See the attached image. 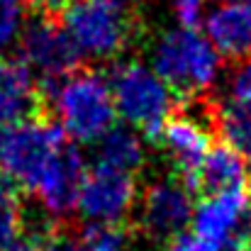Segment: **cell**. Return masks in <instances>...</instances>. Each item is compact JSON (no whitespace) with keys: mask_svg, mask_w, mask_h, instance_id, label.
Masks as SVG:
<instances>
[{"mask_svg":"<svg viewBox=\"0 0 251 251\" xmlns=\"http://www.w3.org/2000/svg\"><path fill=\"white\" fill-rule=\"evenodd\" d=\"M190 225L217 251H251V198L244 190L205 195Z\"/></svg>","mask_w":251,"mask_h":251,"instance_id":"cell-7","label":"cell"},{"mask_svg":"<svg viewBox=\"0 0 251 251\" xmlns=\"http://www.w3.org/2000/svg\"><path fill=\"white\" fill-rule=\"evenodd\" d=\"M42 251H83V249H81V244L76 239H61V237L54 234L49 242L42 244Z\"/></svg>","mask_w":251,"mask_h":251,"instance_id":"cell-24","label":"cell"},{"mask_svg":"<svg viewBox=\"0 0 251 251\" xmlns=\"http://www.w3.org/2000/svg\"><path fill=\"white\" fill-rule=\"evenodd\" d=\"M42 93L54 100L59 127L78 144L98 142L110 127H115V100L105 76L98 71L78 69L64 81L42 83Z\"/></svg>","mask_w":251,"mask_h":251,"instance_id":"cell-2","label":"cell"},{"mask_svg":"<svg viewBox=\"0 0 251 251\" xmlns=\"http://www.w3.org/2000/svg\"><path fill=\"white\" fill-rule=\"evenodd\" d=\"M227 93H229L232 102L251 110V59L239 61L234 66V71L229 74V81H227Z\"/></svg>","mask_w":251,"mask_h":251,"instance_id":"cell-19","label":"cell"},{"mask_svg":"<svg viewBox=\"0 0 251 251\" xmlns=\"http://www.w3.org/2000/svg\"><path fill=\"white\" fill-rule=\"evenodd\" d=\"M107 83L112 90L115 110L127 122V127L144 132L156 142L161 127L173 115L176 95L154 69L142 61H122L117 64Z\"/></svg>","mask_w":251,"mask_h":251,"instance_id":"cell-3","label":"cell"},{"mask_svg":"<svg viewBox=\"0 0 251 251\" xmlns=\"http://www.w3.org/2000/svg\"><path fill=\"white\" fill-rule=\"evenodd\" d=\"M42 95L25 61L0 59V127L39 117Z\"/></svg>","mask_w":251,"mask_h":251,"instance_id":"cell-13","label":"cell"},{"mask_svg":"<svg viewBox=\"0 0 251 251\" xmlns=\"http://www.w3.org/2000/svg\"><path fill=\"white\" fill-rule=\"evenodd\" d=\"M222 2H251V0H222Z\"/></svg>","mask_w":251,"mask_h":251,"instance_id":"cell-29","label":"cell"},{"mask_svg":"<svg viewBox=\"0 0 251 251\" xmlns=\"http://www.w3.org/2000/svg\"><path fill=\"white\" fill-rule=\"evenodd\" d=\"M193 190L185 180L159 178L147 185L139 200V229L151 242H171L193 222Z\"/></svg>","mask_w":251,"mask_h":251,"instance_id":"cell-9","label":"cell"},{"mask_svg":"<svg viewBox=\"0 0 251 251\" xmlns=\"http://www.w3.org/2000/svg\"><path fill=\"white\" fill-rule=\"evenodd\" d=\"M132 12L107 0H74L64 10V29L78 54L95 61L117 59L134 39Z\"/></svg>","mask_w":251,"mask_h":251,"instance_id":"cell-6","label":"cell"},{"mask_svg":"<svg viewBox=\"0 0 251 251\" xmlns=\"http://www.w3.org/2000/svg\"><path fill=\"white\" fill-rule=\"evenodd\" d=\"M20 51L22 61L29 71L42 76V83L64 81L66 76L78 71L81 54L71 42L69 32L54 17H37L32 20L20 34Z\"/></svg>","mask_w":251,"mask_h":251,"instance_id":"cell-8","label":"cell"},{"mask_svg":"<svg viewBox=\"0 0 251 251\" xmlns=\"http://www.w3.org/2000/svg\"><path fill=\"white\" fill-rule=\"evenodd\" d=\"M85 176L88 173H85V161L81 151L71 144H64L61 151L51 159V164L44 171L34 190L42 202V210L54 220L69 217L78 207Z\"/></svg>","mask_w":251,"mask_h":251,"instance_id":"cell-11","label":"cell"},{"mask_svg":"<svg viewBox=\"0 0 251 251\" xmlns=\"http://www.w3.org/2000/svg\"><path fill=\"white\" fill-rule=\"evenodd\" d=\"M12 251H42L39 244H32V242H22V244H17Z\"/></svg>","mask_w":251,"mask_h":251,"instance_id":"cell-26","label":"cell"},{"mask_svg":"<svg viewBox=\"0 0 251 251\" xmlns=\"http://www.w3.org/2000/svg\"><path fill=\"white\" fill-rule=\"evenodd\" d=\"M247 180H249V185H251V161H249V168H247Z\"/></svg>","mask_w":251,"mask_h":251,"instance_id":"cell-28","label":"cell"},{"mask_svg":"<svg viewBox=\"0 0 251 251\" xmlns=\"http://www.w3.org/2000/svg\"><path fill=\"white\" fill-rule=\"evenodd\" d=\"M42 15H47V17H54L56 12H64L74 0H29Z\"/></svg>","mask_w":251,"mask_h":251,"instance_id":"cell-23","label":"cell"},{"mask_svg":"<svg viewBox=\"0 0 251 251\" xmlns=\"http://www.w3.org/2000/svg\"><path fill=\"white\" fill-rule=\"evenodd\" d=\"M202 25L220 56L237 64L251 59V2H220Z\"/></svg>","mask_w":251,"mask_h":251,"instance_id":"cell-12","label":"cell"},{"mask_svg":"<svg viewBox=\"0 0 251 251\" xmlns=\"http://www.w3.org/2000/svg\"><path fill=\"white\" fill-rule=\"evenodd\" d=\"M171 12L178 27L198 29L207 17V0H171Z\"/></svg>","mask_w":251,"mask_h":251,"instance_id":"cell-20","label":"cell"},{"mask_svg":"<svg viewBox=\"0 0 251 251\" xmlns=\"http://www.w3.org/2000/svg\"><path fill=\"white\" fill-rule=\"evenodd\" d=\"M64 144V129L47 117L0 127V173L17 188L37 190L44 171Z\"/></svg>","mask_w":251,"mask_h":251,"instance_id":"cell-4","label":"cell"},{"mask_svg":"<svg viewBox=\"0 0 251 251\" xmlns=\"http://www.w3.org/2000/svg\"><path fill=\"white\" fill-rule=\"evenodd\" d=\"M217 132V102L205 93L185 98L161 127L156 142L185 183L193 180L205 156L212 149V134Z\"/></svg>","mask_w":251,"mask_h":251,"instance_id":"cell-5","label":"cell"},{"mask_svg":"<svg viewBox=\"0 0 251 251\" xmlns=\"http://www.w3.org/2000/svg\"><path fill=\"white\" fill-rule=\"evenodd\" d=\"M20 0H0V7H12V5H17Z\"/></svg>","mask_w":251,"mask_h":251,"instance_id":"cell-27","label":"cell"},{"mask_svg":"<svg viewBox=\"0 0 251 251\" xmlns=\"http://www.w3.org/2000/svg\"><path fill=\"white\" fill-rule=\"evenodd\" d=\"M78 244L83 251H144L125 225H88Z\"/></svg>","mask_w":251,"mask_h":251,"instance_id":"cell-18","label":"cell"},{"mask_svg":"<svg viewBox=\"0 0 251 251\" xmlns=\"http://www.w3.org/2000/svg\"><path fill=\"white\" fill-rule=\"evenodd\" d=\"M95 156H98V166L115 168V171L134 176L147 161V149L137 129L110 127L95 142Z\"/></svg>","mask_w":251,"mask_h":251,"instance_id":"cell-15","label":"cell"},{"mask_svg":"<svg viewBox=\"0 0 251 251\" xmlns=\"http://www.w3.org/2000/svg\"><path fill=\"white\" fill-rule=\"evenodd\" d=\"M25 242V205L20 188L0 173V251H12Z\"/></svg>","mask_w":251,"mask_h":251,"instance_id":"cell-16","label":"cell"},{"mask_svg":"<svg viewBox=\"0 0 251 251\" xmlns=\"http://www.w3.org/2000/svg\"><path fill=\"white\" fill-rule=\"evenodd\" d=\"M151 69L183 100L205 95L220 76V54L210 39L188 27L161 32L149 49Z\"/></svg>","mask_w":251,"mask_h":251,"instance_id":"cell-1","label":"cell"},{"mask_svg":"<svg viewBox=\"0 0 251 251\" xmlns=\"http://www.w3.org/2000/svg\"><path fill=\"white\" fill-rule=\"evenodd\" d=\"M168 251H217L215 247H210L207 242H202L195 232H183L178 237H173L168 242Z\"/></svg>","mask_w":251,"mask_h":251,"instance_id":"cell-22","label":"cell"},{"mask_svg":"<svg viewBox=\"0 0 251 251\" xmlns=\"http://www.w3.org/2000/svg\"><path fill=\"white\" fill-rule=\"evenodd\" d=\"M137 205L134 176L95 166L81 188L78 212L88 225H122Z\"/></svg>","mask_w":251,"mask_h":251,"instance_id":"cell-10","label":"cell"},{"mask_svg":"<svg viewBox=\"0 0 251 251\" xmlns=\"http://www.w3.org/2000/svg\"><path fill=\"white\" fill-rule=\"evenodd\" d=\"M107 2H112V5H117V7H122V10H127V12H132L139 0H107Z\"/></svg>","mask_w":251,"mask_h":251,"instance_id":"cell-25","label":"cell"},{"mask_svg":"<svg viewBox=\"0 0 251 251\" xmlns=\"http://www.w3.org/2000/svg\"><path fill=\"white\" fill-rule=\"evenodd\" d=\"M22 12L17 5L12 7H0V51H5L15 39L22 34Z\"/></svg>","mask_w":251,"mask_h":251,"instance_id":"cell-21","label":"cell"},{"mask_svg":"<svg viewBox=\"0 0 251 251\" xmlns=\"http://www.w3.org/2000/svg\"><path fill=\"white\" fill-rule=\"evenodd\" d=\"M244 180H247L244 156L227 144H217L210 149V154L205 156L202 166L198 168V173L193 176L188 188L193 193L198 190L205 195H217V193L242 190Z\"/></svg>","mask_w":251,"mask_h":251,"instance_id":"cell-14","label":"cell"},{"mask_svg":"<svg viewBox=\"0 0 251 251\" xmlns=\"http://www.w3.org/2000/svg\"><path fill=\"white\" fill-rule=\"evenodd\" d=\"M217 132L222 134L225 144L239 151L242 156H251V110L237 105L232 100L217 105Z\"/></svg>","mask_w":251,"mask_h":251,"instance_id":"cell-17","label":"cell"}]
</instances>
